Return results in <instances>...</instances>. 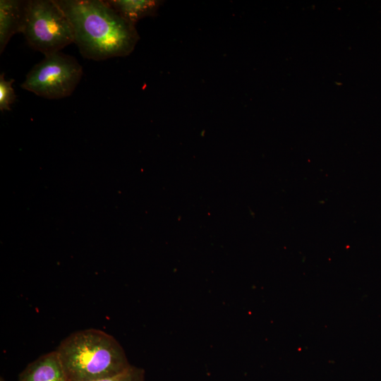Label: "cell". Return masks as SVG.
I'll list each match as a JSON object with an SVG mask.
<instances>
[{
	"label": "cell",
	"mask_w": 381,
	"mask_h": 381,
	"mask_svg": "<svg viewBox=\"0 0 381 381\" xmlns=\"http://www.w3.org/2000/svg\"><path fill=\"white\" fill-rule=\"evenodd\" d=\"M71 25L73 40L85 59L102 61L129 55L140 40L135 25L106 0H56Z\"/></svg>",
	"instance_id": "6da1fadb"
},
{
	"label": "cell",
	"mask_w": 381,
	"mask_h": 381,
	"mask_svg": "<svg viewBox=\"0 0 381 381\" xmlns=\"http://www.w3.org/2000/svg\"><path fill=\"white\" fill-rule=\"evenodd\" d=\"M68 381H95L118 375L131 364L119 342L97 329L75 332L56 349Z\"/></svg>",
	"instance_id": "7a4b0ae2"
},
{
	"label": "cell",
	"mask_w": 381,
	"mask_h": 381,
	"mask_svg": "<svg viewBox=\"0 0 381 381\" xmlns=\"http://www.w3.org/2000/svg\"><path fill=\"white\" fill-rule=\"evenodd\" d=\"M21 32L30 47L44 56L74 42L69 20L56 0L26 1Z\"/></svg>",
	"instance_id": "3957f363"
},
{
	"label": "cell",
	"mask_w": 381,
	"mask_h": 381,
	"mask_svg": "<svg viewBox=\"0 0 381 381\" xmlns=\"http://www.w3.org/2000/svg\"><path fill=\"white\" fill-rule=\"evenodd\" d=\"M82 75L79 62L59 52L44 56L28 72L21 87L48 99H58L70 96Z\"/></svg>",
	"instance_id": "277c9868"
},
{
	"label": "cell",
	"mask_w": 381,
	"mask_h": 381,
	"mask_svg": "<svg viewBox=\"0 0 381 381\" xmlns=\"http://www.w3.org/2000/svg\"><path fill=\"white\" fill-rule=\"evenodd\" d=\"M19 381H68L56 351L40 356L29 363Z\"/></svg>",
	"instance_id": "5b68a950"
},
{
	"label": "cell",
	"mask_w": 381,
	"mask_h": 381,
	"mask_svg": "<svg viewBox=\"0 0 381 381\" xmlns=\"http://www.w3.org/2000/svg\"><path fill=\"white\" fill-rule=\"evenodd\" d=\"M26 1H0V53L12 36L21 32Z\"/></svg>",
	"instance_id": "8992f818"
},
{
	"label": "cell",
	"mask_w": 381,
	"mask_h": 381,
	"mask_svg": "<svg viewBox=\"0 0 381 381\" xmlns=\"http://www.w3.org/2000/svg\"><path fill=\"white\" fill-rule=\"evenodd\" d=\"M106 1L120 16L135 25L143 18L155 16L164 2L159 0H106Z\"/></svg>",
	"instance_id": "52a82bcc"
},
{
	"label": "cell",
	"mask_w": 381,
	"mask_h": 381,
	"mask_svg": "<svg viewBox=\"0 0 381 381\" xmlns=\"http://www.w3.org/2000/svg\"><path fill=\"white\" fill-rule=\"evenodd\" d=\"M13 79L6 80L4 73L0 75V110L10 111L11 106L16 101V95L12 86Z\"/></svg>",
	"instance_id": "ba28073f"
},
{
	"label": "cell",
	"mask_w": 381,
	"mask_h": 381,
	"mask_svg": "<svg viewBox=\"0 0 381 381\" xmlns=\"http://www.w3.org/2000/svg\"><path fill=\"white\" fill-rule=\"evenodd\" d=\"M95 381H145V370L141 368L131 365L118 375Z\"/></svg>",
	"instance_id": "9c48e42d"
},
{
	"label": "cell",
	"mask_w": 381,
	"mask_h": 381,
	"mask_svg": "<svg viewBox=\"0 0 381 381\" xmlns=\"http://www.w3.org/2000/svg\"><path fill=\"white\" fill-rule=\"evenodd\" d=\"M0 381H5L3 377H1Z\"/></svg>",
	"instance_id": "30bf717a"
}]
</instances>
